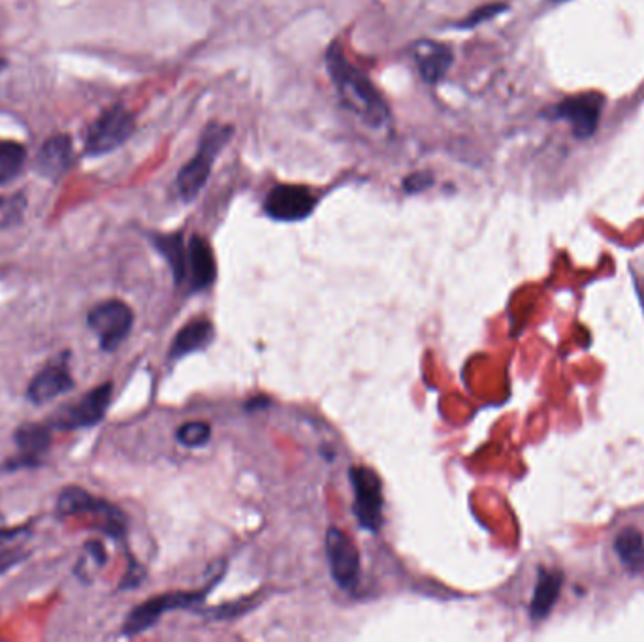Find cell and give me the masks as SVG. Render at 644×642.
Wrapping results in <instances>:
<instances>
[{
  "instance_id": "cell-1",
  "label": "cell",
  "mask_w": 644,
  "mask_h": 642,
  "mask_svg": "<svg viewBox=\"0 0 644 642\" xmlns=\"http://www.w3.org/2000/svg\"><path fill=\"white\" fill-rule=\"evenodd\" d=\"M326 66L343 102L373 127L385 125L388 108L379 91L356 66L351 65L338 44L326 53Z\"/></svg>"
},
{
  "instance_id": "cell-2",
  "label": "cell",
  "mask_w": 644,
  "mask_h": 642,
  "mask_svg": "<svg viewBox=\"0 0 644 642\" xmlns=\"http://www.w3.org/2000/svg\"><path fill=\"white\" fill-rule=\"evenodd\" d=\"M55 514L59 518H87L91 528L113 539H121L127 531V516L121 509L80 486H68L61 492Z\"/></svg>"
},
{
  "instance_id": "cell-3",
  "label": "cell",
  "mask_w": 644,
  "mask_h": 642,
  "mask_svg": "<svg viewBox=\"0 0 644 642\" xmlns=\"http://www.w3.org/2000/svg\"><path fill=\"white\" fill-rule=\"evenodd\" d=\"M232 132H234L232 127L221 123H211L202 132L196 155L181 168L178 176L179 194L185 202H193L200 191L206 187L213 161L221 153V149L228 144Z\"/></svg>"
},
{
  "instance_id": "cell-4",
  "label": "cell",
  "mask_w": 644,
  "mask_h": 642,
  "mask_svg": "<svg viewBox=\"0 0 644 642\" xmlns=\"http://www.w3.org/2000/svg\"><path fill=\"white\" fill-rule=\"evenodd\" d=\"M113 385L112 383H102L80 400L72 405H65L59 411L51 413L48 418V426L51 430L59 432H74L81 428H91L102 422L106 417L110 403H112Z\"/></svg>"
},
{
  "instance_id": "cell-5",
  "label": "cell",
  "mask_w": 644,
  "mask_h": 642,
  "mask_svg": "<svg viewBox=\"0 0 644 642\" xmlns=\"http://www.w3.org/2000/svg\"><path fill=\"white\" fill-rule=\"evenodd\" d=\"M134 129V115L125 106H112L106 112L100 113L93 125L87 129L83 151L91 157L112 153L129 140Z\"/></svg>"
},
{
  "instance_id": "cell-6",
  "label": "cell",
  "mask_w": 644,
  "mask_h": 642,
  "mask_svg": "<svg viewBox=\"0 0 644 642\" xmlns=\"http://www.w3.org/2000/svg\"><path fill=\"white\" fill-rule=\"evenodd\" d=\"M87 324L97 334L100 349L106 353H113L129 338L134 324V313L130 305L121 300H106L95 305L87 313Z\"/></svg>"
},
{
  "instance_id": "cell-7",
  "label": "cell",
  "mask_w": 644,
  "mask_h": 642,
  "mask_svg": "<svg viewBox=\"0 0 644 642\" xmlns=\"http://www.w3.org/2000/svg\"><path fill=\"white\" fill-rule=\"evenodd\" d=\"M351 484L355 490V513L358 522L366 530L377 531L383 524V484L370 467L355 466L349 469Z\"/></svg>"
},
{
  "instance_id": "cell-8",
  "label": "cell",
  "mask_w": 644,
  "mask_h": 642,
  "mask_svg": "<svg viewBox=\"0 0 644 642\" xmlns=\"http://www.w3.org/2000/svg\"><path fill=\"white\" fill-rule=\"evenodd\" d=\"M326 558L339 588L353 592L360 578V554L353 539L339 528L326 531Z\"/></svg>"
},
{
  "instance_id": "cell-9",
  "label": "cell",
  "mask_w": 644,
  "mask_h": 642,
  "mask_svg": "<svg viewBox=\"0 0 644 642\" xmlns=\"http://www.w3.org/2000/svg\"><path fill=\"white\" fill-rule=\"evenodd\" d=\"M317 206V196L300 185H277L264 202L268 217L281 223H296L307 219Z\"/></svg>"
},
{
  "instance_id": "cell-10",
  "label": "cell",
  "mask_w": 644,
  "mask_h": 642,
  "mask_svg": "<svg viewBox=\"0 0 644 642\" xmlns=\"http://www.w3.org/2000/svg\"><path fill=\"white\" fill-rule=\"evenodd\" d=\"M204 592H176V594L157 595L136 609H132L125 624H123V635L134 637L138 633H144L153 626L164 612L168 610L187 609L198 603Z\"/></svg>"
},
{
  "instance_id": "cell-11",
  "label": "cell",
  "mask_w": 644,
  "mask_h": 642,
  "mask_svg": "<svg viewBox=\"0 0 644 642\" xmlns=\"http://www.w3.org/2000/svg\"><path fill=\"white\" fill-rule=\"evenodd\" d=\"M68 362H70L68 351L57 354L53 360H49L48 364L34 375L33 381L29 383V388H27V398L34 405L51 402L74 388L76 381L70 373Z\"/></svg>"
},
{
  "instance_id": "cell-12",
  "label": "cell",
  "mask_w": 644,
  "mask_h": 642,
  "mask_svg": "<svg viewBox=\"0 0 644 642\" xmlns=\"http://www.w3.org/2000/svg\"><path fill=\"white\" fill-rule=\"evenodd\" d=\"M17 454L8 460L6 469L16 471L23 467H36L44 464V458L51 447V428L40 422H25L21 424L14 435Z\"/></svg>"
},
{
  "instance_id": "cell-13",
  "label": "cell",
  "mask_w": 644,
  "mask_h": 642,
  "mask_svg": "<svg viewBox=\"0 0 644 642\" xmlns=\"http://www.w3.org/2000/svg\"><path fill=\"white\" fill-rule=\"evenodd\" d=\"M603 97L599 93H582L577 97L565 98L554 106V115L571 123L577 138H590L597 130L601 115Z\"/></svg>"
},
{
  "instance_id": "cell-14",
  "label": "cell",
  "mask_w": 644,
  "mask_h": 642,
  "mask_svg": "<svg viewBox=\"0 0 644 642\" xmlns=\"http://www.w3.org/2000/svg\"><path fill=\"white\" fill-rule=\"evenodd\" d=\"M76 161L74 144L68 134H53L44 144L40 145L34 168L40 176L48 177L51 181H61L72 170Z\"/></svg>"
},
{
  "instance_id": "cell-15",
  "label": "cell",
  "mask_w": 644,
  "mask_h": 642,
  "mask_svg": "<svg viewBox=\"0 0 644 642\" xmlns=\"http://www.w3.org/2000/svg\"><path fill=\"white\" fill-rule=\"evenodd\" d=\"M187 277L194 289H208L217 277L211 245L200 236H193L187 243Z\"/></svg>"
},
{
  "instance_id": "cell-16",
  "label": "cell",
  "mask_w": 644,
  "mask_h": 642,
  "mask_svg": "<svg viewBox=\"0 0 644 642\" xmlns=\"http://www.w3.org/2000/svg\"><path fill=\"white\" fill-rule=\"evenodd\" d=\"M413 55L419 66L422 78L428 83L443 80L452 65V51L432 40H424L413 46Z\"/></svg>"
},
{
  "instance_id": "cell-17",
  "label": "cell",
  "mask_w": 644,
  "mask_h": 642,
  "mask_svg": "<svg viewBox=\"0 0 644 642\" xmlns=\"http://www.w3.org/2000/svg\"><path fill=\"white\" fill-rule=\"evenodd\" d=\"M215 336L213 324L206 319L189 322L179 330L178 336L172 343L170 358H181L187 354L196 353L200 349H206Z\"/></svg>"
},
{
  "instance_id": "cell-18",
  "label": "cell",
  "mask_w": 644,
  "mask_h": 642,
  "mask_svg": "<svg viewBox=\"0 0 644 642\" xmlns=\"http://www.w3.org/2000/svg\"><path fill=\"white\" fill-rule=\"evenodd\" d=\"M155 247L159 249L162 257L170 264V270L176 277V283H183L187 279V243L181 238V234H168V236H157Z\"/></svg>"
},
{
  "instance_id": "cell-19",
  "label": "cell",
  "mask_w": 644,
  "mask_h": 642,
  "mask_svg": "<svg viewBox=\"0 0 644 642\" xmlns=\"http://www.w3.org/2000/svg\"><path fill=\"white\" fill-rule=\"evenodd\" d=\"M27 162V147L16 140H0V187L14 181Z\"/></svg>"
},
{
  "instance_id": "cell-20",
  "label": "cell",
  "mask_w": 644,
  "mask_h": 642,
  "mask_svg": "<svg viewBox=\"0 0 644 642\" xmlns=\"http://www.w3.org/2000/svg\"><path fill=\"white\" fill-rule=\"evenodd\" d=\"M558 586H560V578L556 575H547L543 573L541 580L535 588V595H533L532 614L535 618L545 616L550 607L554 605V599L558 595Z\"/></svg>"
},
{
  "instance_id": "cell-21",
  "label": "cell",
  "mask_w": 644,
  "mask_h": 642,
  "mask_svg": "<svg viewBox=\"0 0 644 642\" xmlns=\"http://www.w3.org/2000/svg\"><path fill=\"white\" fill-rule=\"evenodd\" d=\"M618 554L629 567H643L644 545L643 537L635 530L622 531L618 535Z\"/></svg>"
},
{
  "instance_id": "cell-22",
  "label": "cell",
  "mask_w": 644,
  "mask_h": 642,
  "mask_svg": "<svg viewBox=\"0 0 644 642\" xmlns=\"http://www.w3.org/2000/svg\"><path fill=\"white\" fill-rule=\"evenodd\" d=\"M210 437V424L198 422V420L187 422V424H183L178 430V441L183 447H187V449H200V447H204L210 441Z\"/></svg>"
},
{
  "instance_id": "cell-23",
  "label": "cell",
  "mask_w": 644,
  "mask_h": 642,
  "mask_svg": "<svg viewBox=\"0 0 644 642\" xmlns=\"http://www.w3.org/2000/svg\"><path fill=\"white\" fill-rule=\"evenodd\" d=\"M503 10H505V6H501V4L483 6V8H479L477 12H473L471 16L467 17L464 23H460V27H462V29H466V27H475V25L483 23V21H486V19H492V17L498 16V14H500V12H503Z\"/></svg>"
},
{
  "instance_id": "cell-24",
  "label": "cell",
  "mask_w": 644,
  "mask_h": 642,
  "mask_svg": "<svg viewBox=\"0 0 644 642\" xmlns=\"http://www.w3.org/2000/svg\"><path fill=\"white\" fill-rule=\"evenodd\" d=\"M432 181H434L432 174H428V172H415V174L405 177L403 189L407 193H422V191H426L432 185Z\"/></svg>"
},
{
  "instance_id": "cell-25",
  "label": "cell",
  "mask_w": 644,
  "mask_h": 642,
  "mask_svg": "<svg viewBox=\"0 0 644 642\" xmlns=\"http://www.w3.org/2000/svg\"><path fill=\"white\" fill-rule=\"evenodd\" d=\"M29 554L21 548H6L0 550V575H4L6 571H10L12 567H16L17 563L23 562Z\"/></svg>"
},
{
  "instance_id": "cell-26",
  "label": "cell",
  "mask_w": 644,
  "mask_h": 642,
  "mask_svg": "<svg viewBox=\"0 0 644 642\" xmlns=\"http://www.w3.org/2000/svg\"><path fill=\"white\" fill-rule=\"evenodd\" d=\"M0 520H2V514H0ZM23 530H27V528L23 526V528L6 530V528H2V526H0V545H2V543H8V541H12V539H16L17 533H21Z\"/></svg>"
},
{
  "instance_id": "cell-27",
  "label": "cell",
  "mask_w": 644,
  "mask_h": 642,
  "mask_svg": "<svg viewBox=\"0 0 644 642\" xmlns=\"http://www.w3.org/2000/svg\"><path fill=\"white\" fill-rule=\"evenodd\" d=\"M8 68V61L6 59H0V72H4Z\"/></svg>"
},
{
  "instance_id": "cell-28",
  "label": "cell",
  "mask_w": 644,
  "mask_h": 642,
  "mask_svg": "<svg viewBox=\"0 0 644 642\" xmlns=\"http://www.w3.org/2000/svg\"><path fill=\"white\" fill-rule=\"evenodd\" d=\"M4 204H6V200L0 196V209L4 208Z\"/></svg>"
}]
</instances>
